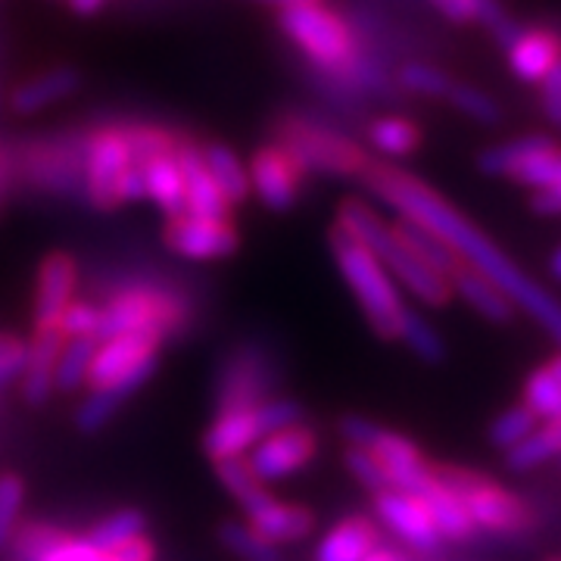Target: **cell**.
<instances>
[{
	"mask_svg": "<svg viewBox=\"0 0 561 561\" xmlns=\"http://www.w3.org/2000/svg\"><path fill=\"white\" fill-rule=\"evenodd\" d=\"M362 175H365L368 187L378 197H383L390 206L400 209L402 219H412L424 225V228H431L437 238H443L459 253L461 260H468L481 275L493 280L508 300L524 302L561 341V306L549 300L534 280L524 278L522 272H518V265L512 260H505L500 250L486 241L474 225H468V221L461 219L449 203H443L431 187H424L421 181L405 175V172H397L390 165L368 162V169Z\"/></svg>",
	"mask_w": 561,
	"mask_h": 561,
	"instance_id": "cell-1",
	"label": "cell"
},
{
	"mask_svg": "<svg viewBox=\"0 0 561 561\" xmlns=\"http://www.w3.org/2000/svg\"><path fill=\"white\" fill-rule=\"evenodd\" d=\"M337 228H343L346 234H353L362 247H368L378 260L383 262V268L419 297L427 306H443L449 300V290L453 284L446 275L434 272L427 262H421L405 243L400 241V234L393 228H387L365 203L346 201L341 206V216H337Z\"/></svg>",
	"mask_w": 561,
	"mask_h": 561,
	"instance_id": "cell-2",
	"label": "cell"
},
{
	"mask_svg": "<svg viewBox=\"0 0 561 561\" xmlns=\"http://www.w3.org/2000/svg\"><path fill=\"white\" fill-rule=\"evenodd\" d=\"M331 250H334L343 280L353 287L371 331L383 341H397L405 306H402L400 290L390 278V272L383 268V262L368 247H362L353 234H346L343 228L331 231Z\"/></svg>",
	"mask_w": 561,
	"mask_h": 561,
	"instance_id": "cell-3",
	"label": "cell"
},
{
	"mask_svg": "<svg viewBox=\"0 0 561 561\" xmlns=\"http://www.w3.org/2000/svg\"><path fill=\"white\" fill-rule=\"evenodd\" d=\"M337 431L350 446L368 449L375 459L381 461L390 490H402V493L419 496L421 490L427 486V481L434 478V468L421 459L415 443L393 434V431H383L375 421L359 419V415H343Z\"/></svg>",
	"mask_w": 561,
	"mask_h": 561,
	"instance_id": "cell-4",
	"label": "cell"
},
{
	"mask_svg": "<svg viewBox=\"0 0 561 561\" xmlns=\"http://www.w3.org/2000/svg\"><path fill=\"white\" fill-rule=\"evenodd\" d=\"M187 319L184 306L175 297L150 290V287H135L116 294L113 300L101 309V341L122 337V334H140V337H153L165 341L179 331Z\"/></svg>",
	"mask_w": 561,
	"mask_h": 561,
	"instance_id": "cell-5",
	"label": "cell"
},
{
	"mask_svg": "<svg viewBox=\"0 0 561 561\" xmlns=\"http://www.w3.org/2000/svg\"><path fill=\"white\" fill-rule=\"evenodd\" d=\"M157 365H160V341L122 334L101 341L84 383L91 390H119L122 397H131L153 378Z\"/></svg>",
	"mask_w": 561,
	"mask_h": 561,
	"instance_id": "cell-6",
	"label": "cell"
},
{
	"mask_svg": "<svg viewBox=\"0 0 561 561\" xmlns=\"http://www.w3.org/2000/svg\"><path fill=\"white\" fill-rule=\"evenodd\" d=\"M437 478L459 496L474 527L493 530V534H522L530 524V512L518 496H512L508 490L490 483L474 471L437 468Z\"/></svg>",
	"mask_w": 561,
	"mask_h": 561,
	"instance_id": "cell-7",
	"label": "cell"
},
{
	"mask_svg": "<svg viewBox=\"0 0 561 561\" xmlns=\"http://www.w3.org/2000/svg\"><path fill=\"white\" fill-rule=\"evenodd\" d=\"M280 147L300 162L302 172H328V175H362L368 169L365 150L353 140L341 138L309 122H287L280 128Z\"/></svg>",
	"mask_w": 561,
	"mask_h": 561,
	"instance_id": "cell-8",
	"label": "cell"
},
{
	"mask_svg": "<svg viewBox=\"0 0 561 561\" xmlns=\"http://www.w3.org/2000/svg\"><path fill=\"white\" fill-rule=\"evenodd\" d=\"M280 28L284 35L300 44L302 50L321 66H346L353 57V35L343 25L341 16L324 10L321 3L280 10Z\"/></svg>",
	"mask_w": 561,
	"mask_h": 561,
	"instance_id": "cell-9",
	"label": "cell"
},
{
	"mask_svg": "<svg viewBox=\"0 0 561 561\" xmlns=\"http://www.w3.org/2000/svg\"><path fill=\"white\" fill-rule=\"evenodd\" d=\"M319 453V437L312 427L306 424H297V427H287V431H278V434H268L262 437L253 453H250V468L253 474L260 478L265 486L275 481H284L290 474L302 471L309 461L316 459Z\"/></svg>",
	"mask_w": 561,
	"mask_h": 561,
	"instance_id": "cell-10",
	"label": "cell"
},
{
	"mask_svg": "<svg viewBox=\"0 0 561 561\" xmlns=\"http://www.w3.org/2000/svg\"><path fill=\"white\" fill-rule=\"evenodd\" d=\"M162 238L187 260H225V256H234L241 247V238L228 219H201L187 213L172 216Z\"/></svg>",
	"mask_w": 561,
	"mask_h": 561,
	"instance_id": "cell-11",
	"label": "cell"
},
{
	"mask_svg": "<svg viewBox=\"0 0 561 561\" xmlns=\"http://www.w3.org/2000/svg\"><path fill=\"white\" fill-rule=\"evenodd\" d=\"M131 162V147L125 131H101L88 144V197L98 209L119 206V181Z\"/></svg>",
	"mask_w": 561,
	"mask_h": 561,
	"instance_id": "cell-12",
	"label": "cell"
},
{
	"mask_svg": "<svg viewBox=\"0 0 561 561\" xmlns=\"http://www.w3.org/2000/svg\"><path fill=\"white\" fill-rule=\"evenodd\" d=\"M375 512L381 524H387L402 542H409L412 549L419 552H434L440 546V534L431 522V512L424 508V502L412 493H402V490H381L375 493Z\"/></svg>",
	"mask_w": 561,
	"mask_h": 561,
	"instance_id": "cell-13",
	"label": "cell"
},
{
	"mask_svg": "<svg viewBox=\"0 0 561 561\" xmlns=\"http://www.w3.org/2000/svg\"><path fill=\"white\" fill-rule=\"evenodd\" d=\"M302 181V165L284 147H262L250 162V184L268 209H290L297 203Z\"/></svg>",
	"mask_w": 561,
	"mask_h": 561,
	"instance_id": "cell-14",
	"label": "cell"
},
{
	"mask_svg": "<svg viewBox=\"0 0 561 561\" xmlns=\"http://www.w3.org/2000/svg\"><path fill=\"white\" fill-rule=\"evenodd\" d=\"M76 284H79V265L69 253L44 256L38 268V287H35V331L60 328L62 312L76 297Z\"/></svg>",
	"mask_w": 561,
	"mask_h": 561,
	"instance_id": "cell-15",
	"label": "cell"
},
{
	"mask_svg": "<svg viewBox=\"0 0 561 561\" xmlns=\"http://www.w3.org/2000/svg\"><path fill=\"white\" fill-rule=\"evenodd\" d=\"M268 390V368L262 362L260 353L241 350L231 359L225 362L219 378V393H216V412L225 409H250L260 405Z\"/></svg>",
	"mask_w": 561,
	"mask_h": 561,
	"instance_id": "cell-16",
	"label": "cell"
},
{
	"mask_svg": "<svg viewBox=\"0 0 561 561\" xmlns=\"http://www.w3.org/2000/svg\"><path fill=\"white\" fill-rule=\"evenodd\" d=\"M243 512H247V524L275 546L306 540L316 530V515L309 508L275 500L272 493H265L260 502H253Z\"/></svg>",
	"mask_w": 561,
	"mask_h": 561,
	"instance_id": "cell-17",
	"label": "cell"
},
{
	"mask_svg": "<svg viewBox=\"0 0 561 561\" xmlns=\"http://www.w3.org/2000/svg\"><path fill=\"white\" fill-rule=\"evenodd\" d=\"M260 440L262 431L260 421H256V405L225 409V412H216V419L203 434V456L209 461L238 459Z\"/></svg>",
	"mask_w": 561,
	"mask_h": 561,
	"instance_id": "cell-18",
	"label": "cell"
},
{
	"mask_svg": "<svg viewBox=\"0 0 561 561\" xmlns=\"http://www.w3.org/2000/svg\"><path fill=\"white\" fill-rule=\"evenodd\" d=\"M175 157H179L181 175H184V213L201 216V219H228L231 203L225 201L216 179L209 175L201 150L194 144H181Z\"/></svg>",
	"mask_w": 561,
	"mask_h": 561,
	"instance_id": "cell-19",
	"label": "cell"
},
{
	"mask_svg": "<svg viewBox=\"0 0 561 561\" xmlns=\"http://www.w3.org/2000/svg\"><path fill=\"white\" fill-rule=\"evenodd\" d=\"M66 337L60 328L35 331L32 341L25 343V368H22V397L28 405H44L54 393V371L60 359Z\"/></svg>",
	"mask_w": 561,
	"mask_h": 561,
	"instance_id": "cell-20",
	"label": "cell"
},
{
	"mask_svg": "<svg viewBox=\"0 0 561 561\" xmlns=\"http://www.w3.org/2000/svg\"><path fill=\"white\" fill-rule=\"evenodd\" d=\"M508 50V66L512 72L524 81H542V76L561 60L559 35L546 28H527L505 44Z\"/></svg>",
	"mask_w": 561,
	"mask_h": 561,
	"instance_id": "cell-21",
	"label": "cell"
},
{
	"mask_svg": "<svg viewBox=\"0 0 561 561\" xmlns=\"http://www.w3.org/2000/svg\"><path fill=\"white\" fill-rule=\"evenodd\" d=\"M375 552H378V527L365 515H350L324 534L316 561H365Z\"/></svg>",
	"mask_w": 561,
	"mask_h": 561,
	"instance_id": "cell-22",
	"label": "cell"
},
{
	"mask_svg": "<svg viewBox=\"0 0 561 561\" xmlns=\"http://www.w3.org/2000/svg\"><path fill=\"white\" fill-rule=\"evenodd\" d=\"M419 500L424 502V508L431 512V522H434L440 537L461 542L474 534V524L468 518L465 505H461L459 496L437 478V471H434V478H431L427 486L419 493Z\"/></svg>",
	"mask_w": 561,
	"mask_h": 561,
	"instance_id": "cell-23",
	"label": "cell"
},
{
	"mask_svg": "<svg viewBox=\"0 0 561 561\" xmlns=\"http://www.w3.org/2000/svg\"><path fill=\"white\" fill-rule=\"evenodd\" d=\"M144 179H147V197H153L162 213H169V219L184 213V175L175 150L144 162Z\"/></svg>",
	"mask_w": 561,
	"mask_h": 561,
	"instance_id": "cell-24",
	"label": "cell"
},
{
	"mask_svg": "<svg viewBox=\"0 0 561 561\" xmlns=\"http://www.w3.org/2000/svg\"><path fill=\"white\" fill-rule=\"evenodd\" d=\"M79 84L81 79L76 69H50V72H44L38 79L20 84L13 91L10 103H13L16 113H38V110H47L50 103L69 98L72 91H79Z\"/></svg>",
	"mask_w": 561,
	"mask_h": 561,
	"instance_id": "cell-25",
	"label": "cell"
},
{
	"mask_svg": "<svg viewBox=\"0 0 561 561\" xmlns=\"http://www.w3.org/2000/svg\"><path fill=\"white\" fill-rule=\"evenodd\" d=\"M449 284L461 294V300L468 306H474L481 312L483 319L490 321H508L512 319V300L502 294L500 287L493 280L481 275L478 268H468L465 262L459 265V272L449 278Z\"/></svg>",
	"mask_w": 561,
	"mask_h": 561,
	"instance_id": "cell-26",
	"label": "cell"
},
{
	"mask_svg": "<svg viewBox=\"0 0 561 561\" xmlns=\"http://www.w3.org/2000/svg\"><path fill=\"white\" fill-rule=\"evenodd\" d=\"M393 231H397L400 241L405 243L421 262H427L434 272H440L446 278H453V275L459 272L461 256L449 247V243L443 241V238H437L431 228H424V225H419V221L412 219H402Z\"/></svg>",
	"mask_w": 561,
	"mask_h": 561,
	"instance_id": "cell-27",
	"label": "cell"
},
{
	"mask_svg": "<svg viewBox=\"0 0 561 561\" xmlns=\"http://www.w3.org/2000/svg\"><path fill=\"white\" fill-rule=\"evenodd\" d=\"M203 162L209 169V175L216 179L219 191L225 194L228 203H241L250 197V172L247 165L238 160V153L225 144H209L203 150Z\"/></svg>",
	"mask_w": 561,
	"mask_h": 561,
	"instance_id": "cell-28",
	"label": "cell"
},
{
	"mask_svg": "<svg viewBox=\"0 0 561 561\" xmlns=\"http://www.w3.org/2000/svg\"><path fill=\"white\" fill-rule=\"evenodd\" d=\"M556 144L549 138H542V135H524V138H512L505 140V144H496V147H490V150H483L481 165L483 175H515V169L527 162L530 157H537L542 150H552Z\"/></svg>",
	"mask_w": 561,
	"mask_h": 561,
	"instance_id": "cell-29",
	"label": "cell"
},
{
	"mask_svg": "<svg viewBox=\"0 0 561 561\" xmlns=\"http://www.w3.org/2000/svg\"><path fill=\"white\" fill-rule=\"evenodd\" d=\"M561 456V419L546 421L542 427H537L530 437H524L518 446H512L505 453L508 468L512 471H530V468H540L542 461L556 459Z\"/></svg>",
	"mask_w": 561,
	"mask_h": 561,
	"instance_id": "cell-30",
	"label": "cell"
},
{
	"mask_svg": "<svg viewBox=\"0 0 561 561\" xmlns=\"http://www.w3.org/2000/svg\"><path fill=\"white\" fill-rule=\"evenodd\" d=\"M98 346H101L98 337H76V341H69V346H62L57 371H54V390L76 393L81 383L88 381V368H91Z\"/></svg>",
	"mask_w": 561,
	"mask_h": 561,
	"instance_id": "cell-31",
	"label": "cell"
},
{
	"mask_svg": "<svg viewBox=\"0 0 561 561\" xmlns=\"http://www.w3.org/2000/svg\"><path fill=\"white\" fill-rule=\"evenodd\" d=\"M144 530H147V518H144L140 508H119V512H113V515H106V518L94 524L84 540L91 542L98 552H110L125 540L140 537Z\"/></svg>",
	"mask_w": 561,
	"mask_h": 561,
	"instance_id": "cell-32",
	"label": "cell"
},
{
	"mask_svg": "<svg viewBox=\"0 0 561 561\" xmlns=\"http://www.w3.org/2000/svg\"><path fill=\"white\" fill-rule=\"evenodd\" d=\"M219 540L231 556H238L241 561H284L280 559V546L260 537L247 522L221 524Z\"/></svg>",
	"mask_w": 561,
	"mask_h": 561,
	"instance_id": "cell-33",
	"label": "cell"
},
{
	"mask_svg": "<svg viewBox=\"0 0 561 561\" xmlns=\"http://www.w3.org/2000/svg\"><path fill=\"white\" fill-rule=\"evenodd\" d=\"M216 465V478L219 483L234 496V500L241 502L243 508H250L253 502H260L265 493H268V486L253 474V468H250V461L238 456V459H221L213 461Z\"/></svg>",
	"mask_w": 561,
	"mask_h": 561,
	"instance_id": "cell-34",
	"label": "cell"
},
{
	"mask_svg": "<svg viewBox=\"0 0 561 561\" xmlns=\"http://www.w3.org/2000/svg\"><path fill=\"white\" fill-rule=\"evenodd\" d=\"M524 405L540 421L561 419V381L549 371V365L537 368L524 387Z\"/></svg>",
	"mask_w": 561,
	"mask_h": 561,
	"instance_id": "cell-35",
	"label": "cell"
},
{
	"mask_svg": "<svg viewBox=\"0 0 561 561\" xmlns=\"http://www.w3.org/2000/svg\"><path fill=\"white\" fill-rule=\"evenodd\" d=\"M400 337L421 362H443V356H446V346H443L440 334H437L427 321L421 319L419 312H412L409 306H405V312H402Z\"/></svg>",
	"mask_w": 561,
	"mask_h": 561,
	"instance_id": "cell-36",
	"label": "cell"
},
{
	"mask_svg": "<svg viewBox=\"0 0 561 561\" xmlns=\"http://www.w3.org/2000/svg\"><path fill=\"white\" fill-rule=\"evenodd\" d=\"M371 140L387 157H405V153H412L419 147L421 135L415 122L402 119V116H387V119L375 122Z\"/></svg>",
	"mask_w": 561,
	"mask_h": 561,
	"instance_id": "cell-37",
	"label": "cell"
},
{
	"mask_svg": "<svg viewBox=\"0 0 561 561\" xmlns=\"http://www.w3.org/2000/svg\"><path fill=\"white\" fill-rule=\"evenodd\" d=\"M128 397H122L119 390H91L88 400H81L76 409V427L81 434H101V427L110 424V419L122 409V402Z\"/></svg>",
	"mask_w": 561,
	"mask_h": 561,
	"instance_id": "cell-38",
	"label": "cell"
},
{
	"mask_svg": "<svg viewBox=\"0 0 561 561\" xmlns=\"http://www.w3.org/2000/svg\"><path fill=\"white\" fill-rule=\"evenodd\" d=\"M537 427H540V419H537L527 405H512V409H505L500 419L493 421V427H490V440L508 453V449H512V446H518L524 437H530Z\"/></svg>",
	"mask_w": 561,
	"mask_h": 561,
	"instance_id": "cell-39",
	"label": "cell"
},
{
	"mask_svg": "<svg viewBox=\"0 0 561 561\" xmlns=\"http://www.w3.org/2000/svg\"><path fill=\"white\" fill-rule=\"evenodd\" d=\"M22 505H25V481L16 471H3L0 474V549L16 534Z\"/></svg>",
	"mask_w": 561,
	"mask_h": 561,
	"instance_id": "cell-40",
	"label": "cell"
},
{
	"mask_svg": "<svg viewBox=\"0 0 561 561\" xmlns=\"http://www.w3.org/2000/svg\"><path fill=\"white\" fill-rule=\"evenodd\" d=\"M449 103L461 110L465 116H471L474 122H483V125H496L502 116L500 103L493 101L490 94H483L481 88H471V84H456L453 81V88H449Z\"/></svg>",
	"mask_w": 561,
	"mask_h": 561,
	"instance_id": "cell-41",
	"label": "cell"
},
{
	"mask_svg": "<svg viewBox=\"0 0 561 561\" xmlns=\"http://www.w3.org/2000/svg\"><path fill=\"white\" fill-rule=\"evenodd\" d=\"M515 181H524L537 191H549V187H559L561 184V150H542L537 157H530L515 169Z\"/></svg>",
	"mask_w": 561,
	"mask_h": 561,
	"instance_id": "cell-42",
	"label": "cell"
},
{
	"mask_svg": "<svg viewBox=\"0 0 561 561\" xmlns=\"http://www.w3.org/2000/svg\"><path fill=\"white\" fill-rule=\"evenodd\" d=\"M402 88L415 91V94H424V98H446L449 88H453V79L440 72L437 66H427V62H409L400 69Z\"/></svg>",
	"mask_w": 561,
	"mask_h": 561,
	"instance_id": "cell-43",
	"label": "cell"
},
{
	"mask_svg": "<svg viewBox=\"0 0 561 561\" xmlns=\"http://www.w3.org/2000/svg\"><path fill=\"white\" fill-rule=\"evenodd\" d=\"M60 331L62 337H69V341H76V337H98L101 334V306L88 300H72L66 306V312H62Z\"/></svg>",
	"mask_w": 561,
	"mask_h": 561,
	"instance_id": "cell-44",
	"label": "cell"
},
{
	"mask_svg": "<svg viewBox=\"0 0 561 561\" xmlns=\"http://www.w3.org/2000/svg\"><path fill=\"white\" fill-rule=\"evenodd\" d=\"M346 468H350V474L362 483V486H368L371 493H381V490H390V481H387V471H383V465L368 449H359V446H350L346 449Z\"/></svg>",
	"mask_w": 561,
	"mask_h": 561,
	"instance_id": "cell-45",
	"label": "cell"
},
{
	"mask_svg": "<svg viewBox=\"0 0 561 561\" xmlns=\"http://www.w3.org/2000/svg\"><path fill=\"white\" fill-rule=\"evenodd\" d=\"M125 138H128L135 162H147L160 153L175 150V138H169L165 131H157V128H135V131H125Z\"/></svg>",
	"mask_w": 561,
	"mask_h": 561,
	"instance_id": "cell-46",
	"label": "cell"
},
{
	"mask_svg": "<svg viewBox=\"0 0 561 561\" xmlns=\"http://www.w3.org/2000/svg\"><path fill=\"white\" fill-rule=\"evenodd\" d=\"M25 368V343L20 337L0 334V381L10 383L13 378H20Z\"/></svg>",
	"mask_w": 561,
	"mask_h": 561,
	"instance_id": "cell-47",
	"label": "cell"
},
{
	"mask_svg": "<svg viewBox=\"0 0 561 561\" xmlns=\"http://www.w3.org/2000/svg\"><path fill=\"white\" fill-rule=\"evenodd\" d=\"M474 20H481L483 25H486V28L502 41V44H508V41L522 32V28H518V25L508 20L500 7H496V0H481V3H478V16H474Z\"/></svg>",
	"mask_w": 561,
	"mask_h": 561,
	"instance_id": "cell-48",
	"label": "cell"
},
{
	"mask_svg": "<svg viewBox=\"0 0 561 561\" xmlns=\"http://www.w3.org/2000/svg\"><path fill=\"white\" fill-rule=\"evenodd\" d=\"M103 556H106V561H157V546L147 534H140L135 540H125Z\"/></svg>",
	"mask_w": 561,
	"mask_h": 561,
	"instance_id": "cell-49",
	"label": "cell"
},
{
	"mask_svg": "<svg viewBox=\"0 0 561 561\" xmlns=\"http://www.w3.org/2000/svg\"><path fill=\"white\" fill-rule=\"evenodd\" d=\"M44 561H106V556L98 552V549L84 540V537H81V540H76V537H66V540H62Z\"/></svg>",
	"mask_w": 561,
	"mask_h": 561,
	"instance_id": "cell-50",
	"label": "cell"
},
{
	"mask_svg": "<svg viewBox=\"0 0 561 561\" xmlns=\"http://www.w3.org/2000/svg\"><path fill=\"white\" fill-rule=\"evenodd\" d=\"M542 110L549 119L561 125V60L542 76Z\"/></svg>",
	"mask_w": 561,
	"mask_h": 561,
	"instance_id": "cell-51",
	"label": "cell"
},
{
	"mask_svg": "<svg viewBox=\"0 0 561 561\" xmlns=\"http://www.w3.org/2000/svg\"><path fill=\"white\" fill-rule=\"evenodd\" d=\"M147 197V179H144V162H128L125 175L119 181V201H144Z\"/></svg>",
	"mask_w": 561,
	"mask_h": 561,
	"instance_id": "cell-52",
	"label": "cell"
},
{
	"mask_svg": "<svg viewBox=\"0 0 561 561\" xmlns=\"http://www.w3.org/2000/svg\"><path fill=\"white\" fill-rule=\"evenodd\" d=\"M437 10H443L449 20H474L481 0H431Z\"/></svg>",
	"mask_w": 561,
	"mask_h": 561,
	"instance_id": "cell-53",
	"label": "cell"
},
{
	"mask_svg": "<svg viewBox=\"0 0 561 561\" xmlns=\"http://www.w3.org/2000/svg\"><path fill=\"white\" fill-rule=\"evenodd\" d=\"M530 206L540 216H561V184L559 187H549V191H537V197H534Z\"/></svg>",
	"mask_w": 561,
	"mask_h": 561,
	"instance_id": "cell-54",
	"label": "cell"
},
{
	"mask_svg": "<svg viewBox=\"0 0 561 561\" xmlns=\"http://www.w3.org/2000/svg\"><path fill=\"white\" fill-rule=\"evenodd\" d=\"M262 7H278V10H294V7H309V3H321V0H253Z\"/></svg>",
	"mask_w": 561,
	"mask_h": 561,
	"instance_id": "cell-55",
	"label": "cell"
},
{
	"mask_svg": "<svg viewBox=\"0 0 561 561\" xmlns=\"http://www.w3.org/2000/svg\"><path fill=\"white\" fill-rule=\"evenodd\" d=\"M69 7L81 13V16H88V13H98L103 7V0H69Z\"/></svg>",
	"mask_w": 561,
	"mask_h": 561,
	"instance_id": "cell-56",
	"label": "cell"
},
{
	"mask_svg": "<svg viewBox=\"0 0 561 561\" xmlns=\"http://www.w3.org/2000/svg\"><path fill=\"white\" fill-rule=\"evenodd\" d=\"M365 561H400V556H397V552H390V549H378L375 556H368Z\"/></svg>",
	"mask_w": 561,
	"mask_h": 561,
	"instance_id": "cell-57",
	"label": "cell"
},
{
	"mask_svg": "<svg viewBox=\"0 0 561 561\" xmlns=\"http://www.w3.org/2000/svg\"><path fill=\"white\" fill-rule=\"evenodd\" d=\"M552 275L561 280V247L556 250V256H552Z\"/></svg>",
	"mask_w": 561,
	"mask_h": 561,
	"instance_id": "cell-58",
	"label": "cell"
},
{
	"mask_svg": "<svg viewBox=\"0 0 561 561\" xmlns=\"http://www.w3.org/2000/svg\"><path fill=\"white\" fill-rule=\"evenodd\" d=\"M549 371H552V375H556V378H559V381H561V356H559V359L549 362Z\"/></svg>",
	"mask_w": 561,
	"mask_h": 561,
	"instance_id": "cell-59",
	"label": "cell"
}]
</instances>
